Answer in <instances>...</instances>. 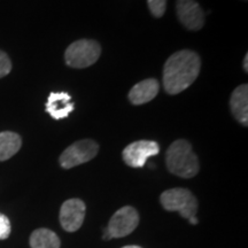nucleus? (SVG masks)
Returning a JSON list of instances; mask_svg holds the SVG:
<instances>
[{"mask_svg":"<svg viewBox=\"0 0 248 248\" xmlns=\"http://www.w3.org/2000/svg\"><path fill=\"white\" fill-rule=\"evenodd\" d=\"M12 70V61L5 52L0 51V78L7 76Z\"/></svg>","mask_w":248,"mask_h":248,"instance_id":"dca6fc26","label":"nucleus"},{"mask_svg":"<svg viewBox=\"0 0 248 248\" xmlns=\"http://www.w3.org/2000/svg\"><path fill=\"white\" fill-rule=\"evenodd\" d=\"M57 233L48 229H37L30 235L31 248H60Z\"/></svg>","mask_w":248,"mask_h":248,"instance_id":"4468645a","label":"nucleus"},{"mask_svg":"<svg viewBox=\"0 0 248 248\" xmlns=\"http://www.w3.org/2000/svg\"><path fill=\"white\" fill-rule=\"evenodd\" d=\"M122 248H141L139 246H125V247H122Z\"/></svg>","mask_w":248,"mask_h":248,"instance_id":"6ab92c4d","label":"nucleus"},{"mask_svg":"<svg viewBox=\"0 0 248 248\" xmlns=\"http://www.w3.org/2000/svg\"><path fill=\"white\" fill-rule=\"evenodd\" d=\"M22 146V139L12 131L0 132V161H6L14 156Z\"/></svg>","mask_w":248,"mask_h":248,"instance_id":"ddd939ff","label":"nucleus"},{"mask_svg":"<svg viewBox=\"0 0 248 248\" xmlns=\"http://www.w3.org/2000/svg\"><path fill=\"white\" fill-rule=\"evenodd\" d=\"M200 58L195 52L183 49L173 53L163 67V88L169 94H178L198 78Z\"/></svg>","mask_w":248,"mask_h":248,"instance_id":"f257e3e1","label":"nucleus"},{"mask_svg":"<svg viewBox=\"0 0 248 248\" xmlns=\"http://www.w3.org/2000/svg\"><path fill=\"white\" fill-rule=\"evenodd\" d=\"M167 168L182 178H192L199 171V161L191 144L184 139L173 141L167 150Z\"/></svg>","mask_w":248,"mask_h":248,"instance_id":"f03ea898","label":"nucleus"},{"mask_svg":"<svg viewBox=\"0 0 248 248\" xmlns=\"http://www.w3.org/2000/svg\"><path fill=\"white\" fill-rule=\"evenodd\" d=\"M178 20L188 30H200L204 24V13L195 0L176 1Z\"/></svg>","mask_w":248,"mask_h":248,"instance_id":"1a4fd4ad","label":"nucleus"},{"mask_svg":"<svg viewBox=\"0 0 248 248\" xmlns=\"http://www.w3.org/2000/svg\"><path fill=\"white\" fill-rule=\"evenodd\" d=\"M75 105L71 102L70 94L67 92H52L46 102V111L54 120H62L69 116Z\"/></svg>","mask_w":248,"mask_h":248,"instance_id":"9d476101","label":"nucleus"},{"mask_svg":"<svg viewBox=\"0 0 248 248\" xmlns=\"http://www.w3.org/2000/svg\"><path fill=\"white\" fill-rule=\"evenodd\" d=\"M230 108L235 120L245 126L248 124V85L238 86L232 92L230 99Z\"/></svg>","mask_w":248,"mask_h":248,"instance_id":"f8f14e48","label":"nucleus"},{"mask_svg":"<svg viewBox=\"0 0 248 248\" xmlns=\"http://www.w3.org/2000/svg\"><path fill=\"white\" fill-rule=\"evenodd\" d=\"M11 222H9L8 217L0 213V240L7 239L11 234Z\"/></svg>","mask_w":248,"mask_h":248,"instance_id":"f3484780","label":"nucleus"},{"mask_svg":"<svg viewBox=\"0 0 248 248\" xmlns=\"http://www.w3.org/2000/svg\"><path fill=\"white\" fill-rule=\"evenodd\" d=\"M161 204L168 212H177L182 217L188 219L191 224L197 225L199 221L195 217L198 212V200L191 191L186 188H170L160 197Z\"/></svg>","mask_w":248,"mask_h":248,"instance_id":"7ed1b4c3","label":"nucleus"},{"mask_svg":"<svg viewBox=\"0 0 248 248\" xmlns=\"http://www.w3.org/2000/svg\"><path fill=\"white\" fill-rule=\"evenodd\" d=\"M243 67H244V69H245V71H248V54H246L245 55V59H244V63H243Z\"/></svg>","mask_w":248,"mask_h":248,"instance_id":"a211bd4d","label":"nucleus"},{"mask_svg":"<svg viewBox=\"0 0 248 248\" xmlns=\"http://www.w3.org/2000/svg\"><path fill=\"white\" fill-rule=\"evenodd\" d=\"M139 223V215L133 207L125 206L111 216L108 226L104 230V239L122 238L136 230Z\"/></svg>","mask_w":248,"mask_h":248,"instance_id":"39448f33","label":"nucleus"},{"mask_svg":"<svg viewBox=\"0 0 248 248\" xmlns=\"http://www.w3.org/2000/svg\"><path fill=\"white\" fill-rule=\"evenodd\" d=\"M160 90V83L155 78L144 79L139 82L129 92V100L132 105H142L153 100Z\"/></svg>","mask_w":248,"mask_h":248,"instance_id":"9b49d317","label":"nucleus"},{"mask_svg":"<svg viewBox=\"0 0 248 248\" xmlns=\"http://www.w3.org/2000/svg\"><path fill=\"white\" fill-rule=\"evenodd\" d=\"M85 203L79 199H69L62 203L60 223L68 232H75L82 226L85 218Z\"/></svg>","mask_w":248,"mask_h":248,"instance_id":"6e6552de","label":"nucleus"},{"mask_svg":"<svg viewBox=\"0 0 248 248\" xmlns=\"http://www.w3.org/2000/svg\"><path fill=\"white\" fill-rule=\"evenodd\" d=\"M160 147L157 142L152 140H138L131 142L123 150L124 162L132 168H141L148 157L159 154Z\"/></svg>","mask_w":248,"mask_h":248,"instance_id":"0eeeda50","label":"nucleus"},{"mask_svg":"<svg viewBox=\"0 0 248 248\" xmlns=\"http://www.w3.org/2000/svg\"><path fill=\"white\" fill-rule=\"evenodd\" d=\"M99 146L94 140L84 139L74 142L63 151L60 156V164L62 168L71 169L92 160L98 154Z\"/></svg>","mask_w":248,"mask_h":248,"instance_id":"423d86ee","label":"nucleus"},{"mask_svg":"<svg viewBox=\"0 0 248 248\" xmlns=\"http://www.w3.org/2000/svg\"><path fill=\"white\" fill-rule=\"evenodd\" d=\"M148 8L155 17H162L167 9V0H147Z\"/></svg>","mask_w":248,"mask_h":248,"instance_id":"2eb2a0df","label":"nucleus"},{"mask_svg":"<svg viewBox=\"0 0 248 248\" xmlns=\"http://www.w3.org/2000/svg\"><path fill=\"white\" fill-rule=\"evenodd\" d=\"M100 54L101 47L95 40L79 39L74 42L66 49L64 59L69 67L83 69L95 63Z\"/></svg>","mask_w":248,"mask_h":248,"instance_id":"20e7f679","label":"nucleus"}]
</instances>
